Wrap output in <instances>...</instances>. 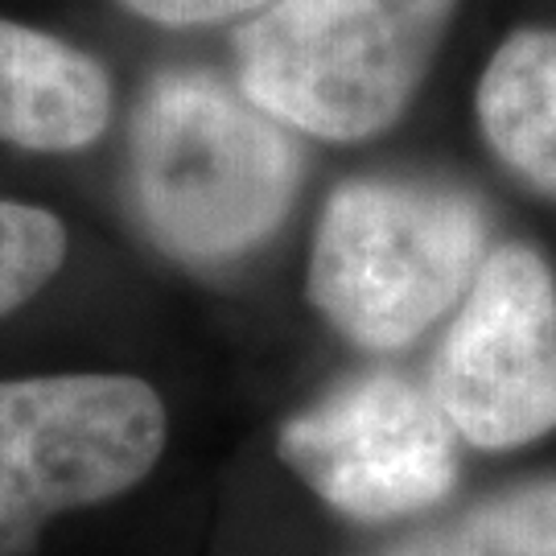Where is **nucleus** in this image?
I'll return each mask as SVG.
<instances>
[{
    "label": "nucleus",
    "mask_w": 556,
    "mask_h": 556,
    "mask_svg": "<svg viewBox=\"0 0 556 556\" xmlns=\"http://www.w3.org/2000/svg\"><path fill=\"white\" fill-rule=\"evenodd\" d=\"M301 186L289 128L223 75L165 71L132 112V194L165 256L219 268L277 236Z\"/></svg>",
    "instance_id": "nucleus-1"
},
{
    "label": "nucleus",
    "mask_w": 556,
    "mask_h": 556,
    "mask_svg": "<svg viewBox=\"0 0 556 556\" xmlns=\"http://www.w3.org/2000/svg\"><path fill=\"white\" fill-rule=\"evenodd\" d=\"M466 0H280L231 34L236 87L289 132L367 140L429 83Z\"/></svg>",
    "instance_id": "nucleus-2"
},
{
    "label": "nucleus",
    "mask_w": 556,
    "mask_h": 556,
    "mask_svg": "<svg viewBox=\"0 0 556 556\" xmlns=\"http://www.w3.org/2000/svg\"><path fill=\"white\" fill-rule=\"evenodd\" d=\"M486 252V211L466 190L351 178L321 211L305 293L355 346L400 351L466 298Z\"/></svg>",
    "instance_id": "nucleus-3"
},
{
    "label": "nucleus",
    "mask_w": 556,
    "mask_h": 556,
    "mask_svg": "<svg viewBox=\"0 0 556 556\" xmlns=\"http://www.w3.org/2000/svg\"><path fill=\"white\" fill-rule=\"evenodd\" d=\"M165 441V400L140 376L0 379V556H29L54 519L128 495Z\"/></svg>",
    "instance_id": "nucleus-4"
},
{
    "label": "nucleus",
    "mask_w": 556,
    "mask_h": 556,
    "mask_svg": "<svg viewBox=\"0 0 556 556\" xmlns=\"http://www.w3.org/2000/svg\"><path fill=\"white\" fill-rule=\"evenodd\" d=\"M429 392L478 450H516L556 429V277L536 248L486 252L441 338Z\"/></svg>",
    "instance_id": "nucleus-5"
},
{
    "label": "nucleus",
    "mask_w": 556,
    "mask_h": 556,
    "mask_svg": "<svg viewBox=\"0 0 556 556\" xmlns=\"http://www.w3.org/2000/svg\"><path fill=\"white\" fill-rule=\"evenodd\" d=\"M277 454L338 516L392 523L454 491V429L433 392L392 371L355 376L301 408L277 433Z\"/></svg>",
    "instance_id": "nucleus-6"
},
{
    "label": "nucleus",
    "mask_w": 556,
    "mask_h": 556,
    "mask_svg": "<svg viewBox=\"0 0 556 556\" xmlns=\"http://www.w3.org/2000/svg\"><path fill=\"white\" fill-rule=\"evenodd\" d=\"M116 116L112 75L91 50L50 29L0 17V144L79 153Z\"/></svg>",
    "instance_id": "nucleus-7"
},
{
    "label": "nucleus",
    "mask_w": 556,
    "mask_h": 556,
    "mask_svg": "<svg viewBox=\"0 0 556 556\" xmlns=\"http://www.w3.org/2000/svg\"><path fill=\"white\" fill-rule=\"evenodd\" d=\"M475 116L523 186L556 199V25H516L491 50L475 87Z\"/></svg>",
    "instance_id": "nucleus-8"
},
{
    "label": "nucleus",
    "mask_w": 556,
    "mask_h": 556,
    "mask_svg": "<svg viewBox=\"0 0 556 556\" xmlns=\"http://www.w3.org/2000/svg\"><path fill=\"white\" fill-rule=\"evenodd\" d=\"M371 556H556V478L478 498Z\"/></svg>",
    "instance_id": "nucleus-9"
},
{
    "label": "nucleus",
    "mask_w": 556,
    "mask_h": 556,
    "mask_svg": "<svg viewBox=\"0 0 556 556\" xmlns=\"http://www.w3.org/2000/svg\"><path fill=\"white\" fill-rule=\"evenodd\" d=\"M66 227L54 211L0 199V318L17 314L66 264Z\"/></svg>",
    "instance_id": "nucleus-10"
},
{
    "label": "nucleus",
    "mask_w": 556,
    "mask_h": 556,
    "mask_svg": "<svg viewBox=\"0 0 556 556\" xmlns=\"http://www.w3.org/2000/svg\"><path fill=\"white\" fill-rule=\"evenodd\" d=\"M112 4L157 29H215L260 17L280 0H112Z\"/></svg>",
    "instance_id": "nucleus-11"
}]
</instances>
